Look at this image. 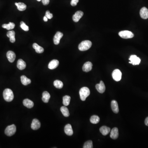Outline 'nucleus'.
I'll use <instances>...</instances> for the list:
<instances>
[{
  "label": "nucleus",
  "instance_id": "nucleus-1",
  "mask_svg": "<svg viewBox=\"0 0 148 148\" xmlns=\"http://www.w3.org/2000/svg\"><path fill=\"white\" fill-rule=\"evenodd\" d=\"M3 96L6 101L10 102L14 99V94L10 89H6L4 90L3 91Z\"/></svg>",
  "mask_w": 148,
  "mask_h": 148
},
{
  "label": "nucleus",
  "instance_id": "nucleus-2",
  "mask_svg": "<svg viewBox=\"0 0 148 148\" xmlns=\"http://www.w3.org/2000/svg\"><path fill=\"white\" fill-rule=\"evenodd\" d=\"M92 46V43L89 40L82 41L79 45L78 49L81 51H85L89 50Z\"/></svg>",
  "mask_w": 148,
  "mask_h": 148
},
{
  "label": "nucleus",
  "instance_id": "nucleus-3",
  "mask_svg": "<svg viewBox=\"0 0 148 148\" xmlns=\"http://www.w3.org/2000/svg\"><path fill=\"white\" fill-rule=\"evenodd\" d=\"M90 94L89 89L87 87L82 88L80 90V95L82 101H85Z\"/></svg>",
  "mask_w": 148,
  "mask_h": 148
},
{
  "label": "nucleus",
  "instance_id": "nucleus-4",
  "mask_svg": "<svg viewBox=\"0 0 148 148\" xmlns=\"http://www.w3.org/2000/svg\"><path fill=\"white\" fill-rule=\"evenodd\" d=\"M16 132V127L15 125H9L6 128L5 130V133L8 136H12L15 134Z\"/></svg>",
  "mask_w": 148,
  "mask_h": 148
},
{
  "label": "nucleus",
  "instance_id": "nucleus-5",
  "mask_svg": "<svg viewBox=\"0 0 148 148\" xmlns=\"http://www.w3.org/2000/svg\"><path fill=\"white\" fill-rule=\"evenodd\" d=\"M118 35L121 38L124 39L131 38L134 36L133 33L128 31H121L118 33Z\"/></svg>",
  "mask_w": 148,
  "mask_h": 148
},
{
  "label": "nucleus",
  "instance_id": "nucleus-6",
  "mask_svg": "<svg viewBox=\"0 0 148 148\" xmlns=\"http://www.w3.org/2000/svg\"><path fill=\"white\" fill-rule=\"evenodd\" d=\"M112 76L114 80L116 82L120 81L122 77V73L118 69L114 70L112 73Z\"/></svg>",
  "mask_w": 148,
  "mask_h": 148
},
{
  "label": "nucleus",
  "instance_id": "nucleus-7",
  "mask_svg": "<svg viewBox=\"0 0 148 148\" xmlns=\"http://www.w3.org/2000/svg\"><path fill=\"white\" fill-rule=\"evenodd\" d=\"M63 36H64V34L61 32H59V31L57 32L56 34L55 35L54 37V39H53L54 44L56 45L59 44L60 40L63 37Z\"/></svg>",
  "mask_w": 148,
  "mask_h": 148
},
{
  "label": "nucleus",
  "instance_id": "nucleus-8",
  "mask_svg": "<svg viewBox=\"0 0 148 148\" xmlns=\"http://www.w3.org/2000/svg\"><path fill=\"white\" fill-rule=\"evenodd\" d=\"M130 61V64H132L133 65H139L141 62V60L139 57H137L136 55H132L129 59Z\"/></svg>",
  "mask_w": 148,
  "mask_h": 148
},
{
  "label": "nucleus",
  "instance_id": "nucleus-9",
  "mask_svg": "<svg viewBox=\"0 0 148 148\" xmlns=\"http://www.w3.org/2000/svg\"><path fill=\"white\" fill-rule=\"evenodd\" d=\"M95 88L97 91L101 94L104 93L105 90V86L104 85V83L102 81H101L100 83L97 84L95 86Z\"/></svg>",
  "mask_w": 148,
  "mask_h": 148
},
{
  "label": "nucleus",
  "instance_id": "nucleus-10",
  "mask_svg": "<svg viewBox=\"0 0 148 148\" xmlns=\"http://www.w3.org/2000/svg\"><path fill=\"white\" fill-rule=\"evenodd\" d=\"M41 123L37 119H33L31 125V128L33 130H37L40 127Z\"/></svg>",
  "mask_w": 148,
  "mask_h": 148
},
{
  "label": "nucleus",
  "instance_id": "nucleus-11",
  "mask_svg": "<svg viewBox=\"0 0 148 148\" xmlns=\"http://www.w3.org/2000/svg\"><path fill=\"white\" fill-rule=\"evenodd\" d=\"M83 12L81 11H78L76 12L74 15L73 16V19L74 22H78L80 19L83 16Z\"/></svg>",
  "mask_w": 148,
  "mask_h": 148
},
{
  "label": "nucleus",
  "instance_id": "nucleus-12",
  "mask_svg": "<svg viewBox=\"0 0 148 148\" xmlns=\"http://www.w3.org/2000/svg\"><path fill=\"white\" fill-rule=\"evenodd\" d=\"M59 63L57 60H53L49 63L48 68L50 70H54L59 66Z\"/></svg>",
  "mask_w": 148,
  "mask_h": 148
},
{
  "label": "nucleus",
  "instance_id": "nucleus-13",
  "mask_svg": "<svg viewBox=\"0 0 148 148\" xmlns=\"http://www.w3.org/2000/svg\"><path fill=\"white\" fill-rule=\"evenodd\" d=\"M7 57L10 63H13L16 58V55L12 51H9L7 53Z\"/></svg>",
  "mask_w": 148,
  "mask_h": 148
},
{
  "label": "nucleus",
  "instance_id": "nucleus-14",
  "mask_svg": "<svg viewBox=\"0 0 148 148\" xmlns=\"http://www.w3.org/2000/svg\"><path fill=\"white\" fill-rule=\"evenodd\" d=\"M93 64L90 62H87L85 63L82 67V70L85 72H89L92 69Z\"/></svg>",
  "mask_w": 148,
  "mask_h": 148
},
{
  "label": "nucleus",
  "instance_id": "nucleus-15",
  "mask_svg": "<svg viewBox=\"0 0 148 148\" xmlns=\"http://www.w3.org/2000/svg\"><path fill=\"white\" fill-rule=\"evenodd\" d=\"M140 15L143 19L148 18V9L146 7H143L140 11Z\"/></svg>",
  "mask_w": 148,
  "mask_h": 148
},
{
  "label": "nucleus",
  "instance_id": "nucleus-16",
  "mask_svg": "<svg viewBox=\"0 0 148 148\" xmlns=\"http://www.w3.org/2000/svg\"><path fill=\"white\" fill-rule=\"evenodd\" d=\"M111 108L114 113L117 114L119 112L118 104L116 101L115 100L111 101Z\"/></svg>",
  "mask_w": 148,
  "mask_h": 148
},
{
  "label": "nucleus",
  "instance_id": "nucleus-17",
  "mask_svg": "<svg viewBox=\"0 0 148 148\" xmlns=\"http://www.w3.org/2000/svg\"><path fill=\"white\" fill-rule=\"evenodd\" d=\"M110 137L113 139H117L118 137V129L117 128H114L111 130L110 132Z\"/></svg>",
  "mask_w": 148,
  "mask_h": 148
},
{
  "label": "nucleus",
  "instance_id": "nucleus-18",
  "mask_svg": "<svg viewBox=\"0 0 148 148\" xmlns=\"http://www.w3.org/2000/svg\"><path fill=\"white\" fill-rule=\"evenodd\" d=\"M64 131L66 134L68 136H71L73 134V131L71 125L70 124H68L65 126Z\"/></svg>",
  "mask_w": 148,
  "mask_h": 148
},
{
  "label": "nucleus",
  "instance_id": "nucleus-19",
  "mask_svg": "<svg viewBox=\"0 0 148 148\" xmlns=\"http://www.w3.org/2000/svg\"><path fill=\"white\" fill-rule=\"evenodd\" d=\"M23 103L24 106L28 108H31L33 107L34 106L33 102L29 99H26L24 100L23 101Z\"/></svg>",
  "mask_w": 148,
  "mask_h": 148
},
{
  "label": "nucleus",
  "instance_id": "nucleus-20",
  "mask_svg": "<svg viewBox=\"0 0 148 148\" xmlns=\"http://www.w3.org/2000/svg\"><path fill=\"white\" fill-rule=\"evenodd\" d=\"M26 64L25 61L22 59L18 60L17 63V67L19 70H23L26 68Z\"/></svg>",
  "mask_w": 148,
  "mask_h": 148
},
{
  "label": "nucleus",
  "instance_id": "nucleus-21",
  "mask_svg": "<svg viewBox=\"0 0 148 148\" xmlns=\"http://www.w3.org/2000/svg\"><path fill=\"white\" fill-rule=\"evenodd\" d=\"M15 33L14 31H9L7 33L8 37L10 38V40L12 43H14L15 42Z\"/></svg>",
  "mask_w": 148,
  "mask_h": 148
},
{
  "label": "nucleus",
  "instance_id": "nucleus-22",
  "mask_svg": "<svg viewBox=\"0 0 148 148\" xmlns=\"http://www.w3.org/2000/svg\"><path fill=\"white\" fill-rule=\"evenodd\" d=\"M100 132L102 134V135L105 136L108 134L111 131L110 128L107 127L106 126H102L101 128H100Z\"/></svg>",
  "mask_w": 148,
  "mask_h": 148
},
{
  "label": "nucleus",
  "instance_id": "nucleus-23",
  "mask_svg": "<svg viewBox=\"0 0 148 148\" xmlns=\"http://www.w3.org/2000/svg\"><path fill=\"white\" fill-rule=\"evenodd\" d=\"M33 49L36 50V53L41 54L44 52V48L41 47V46H39V45H38L36 43H34V44H33Z\"/></svg>",
  "mask_w": 148,
  "mask_h": 148
},
{
  "label": "nucleus",
  "instance_id": "nucleus-24",
  "mask_svg": "<svg viewBox=\"0 0 148 148\" xmlns=\"http://www.w3.org/2000/svg\"><path fill=\"white\" fill-rule=\"evenodd\" d=\"M21 80L22 83L24 85L26 86L30 84L31 82V80L28 78L25 75H22L21 77Z\"/></svg>",
  "mask_w": 148,
  "mask_h": 148
},
{
  "label": "nucleus",
  "instance_id": "nucleus-25",
  "mask_svg": "<svg viewBox=\"0 0 148 148\" xmlns=\"http://www.w3.org/2000/svg\"><path fill=\"white\" fill-rule=\"evenodd\" d=\"M50 98V95L47 91H44L43 93L42 101L45 103H47Z\"/></svg>",
  "mask_w": 148,
  "mask_h": 148
},
{
  "label": "nucleus",
  "instance_id": "nucleus-26",
  "mask_svg": "<svg viewBox=\"0 0 148 148\" xmlns=\"http://www.w3.org/2000/svg\"><path fill=\"white\" fill-rule=\"evenodd\" d=\"M15 5L17 6V9L20 11H24L26 9V5L23 3H16Z\"/></svg>",
  "mask_w": 148,
  "mask_h": 148
},
{
  "label": "nucleus",
  "instance_id": "nucleus-27",
  "mask_svg": "<svg viewBox=\"0 0 148 148\" xmlns=\"http://www.w3.org/2000/svg\"><path fill=\"white\" fill-rule=\"evenodd\" d=\"M2 27L8 30H12L15 27V24L12 22H10L8 24H4L2 25Z\"/></svg>",
  "mask_w": 148,
  "mask_h": 148
},
{
  "label": "nucleus",
  "instance_id": "nucleus-28",
  "mask_svg": "<svg viewBox=\"0 0 148 148\" xmlns=\"http://www.w3.org/2000/svg\"><path fill=\"white\" fill-rule=\"evenodd\" d=\"M61 111L63 115L65 117H68L70 116V113L68 109L66 106H62L61 107Z\"/></svg>",
  "mask_w": 148,
  "mask_h": 148
},
{
  "label": "nucleus",
  "instance_id": "nucleus-29",
  "mask_svg": "<svg viewBox=\"0 0 148 148\" xmlns=\"http://www.w3.org/2000/svg\"><path fill=\"white\" fill-rule=\"evenodd\" d=\"M63 104L65 106H67L70 104L71 97L68 95H65L63 97Z\"/></svg>",
  "mask_w": 148,
  "mask_h": 148
},
{
  "label": "nucleus",
  "instance_id": "nucleus-30",
  "mask_svg": "<svg viewBox=\"0 0 148 148\" xmlns=\"http://www.w3.org/2000/svg\"><path fill=\"white\" fill-rule=\"evenodd\" d=\"M54 85L55 87L59 89H62L64 86L63 83L59 80L54 81Z\"/></svg>",
  "mask_w": 148,
  "mask_h": 148
},
{
  "label": "nucleus",
  "instance_id": "nucleus-31",
  "mask_svg": "<svg viewBox=\"0 0 148 148\" xmlns=\"http://www.w3.org/2000/svg\"><path fill=\"white\" fill-rule=\"evenodd\" d=\"M100 121V118L97 115H94L90 117V122L93 124H97Z\"/></svg>",
  "mask_w": 148,
  "mask_h": 148
},
{
  "label": "nucleus",
  "instance_id": "nucleus-32",
  "mask_svg": "<svg viewBox=\"0 0 148 148\" xmlns=\"http://www.w3.org/2000/svg\"><path fill=\"white\" fill-rule=\"evenodd\" d=\"M83 148H93V142L91 140H89L86 142L83 146Z\"/></svg>",
  "mask_w": 148,
  "mask_h": 148
},
{
  "label": "nucleus",
  "instance_id": "nucleus-33",
  "mask_svg": "<svg viewBox=\"0 0 148 148\" xmlns=\"http://www.w3.org/2000/svg\"><path fill=\"white\" fill-rule=\"evenodd\" d=\"M20 27L23 30L26 31H28L29 30V26L26 25L25 23L23 22H21L20 23Z\"/></svg>",
  "mask_w": 148,
  "mask_h": 148
},
{
  "label": "nucleus",
  "instance_id": "nucleus-34",
  "mask_svg": "<svg viewBox=\"0 0 148 148\" xmlns=\"http://www.w3.org/2000/svg\"><path fill=\"white\" fill-rule=\"evenodd\" d=\"M45 16L48 18V19H51L53 17V14L50 12V11L49 10L46 11L45 13Z\"/></svg>",
  "mask_w": 148,
  "mask_h": 148
},
{
  "label": "nucleus",
  "instance_id": "nucleus-35",
  "mask_svg": "<svg viewBox=\"0 0 148 148\" xmlns=\"http://www.w3.org/2000/svg\"><path fill=\"white\" fill-rule=\"evenodd\" d=\"M79 0H72L71 1V5L72 6H75L79 2Z\"/></svg>",
  "mask_w": 148,
  "mask_h": 148
},
{
  "label": "nucleus",
  "instance_id": "nucleus-36",
  "mask_svg": "<svg viewBox=\"0 0 148 148\" xmlns=\"http://www.w3.org/2000/svg\"><path fill=\"white\" fill-rule=\"evenodd\" d=\"M42 3L44 5H47L50 3V0H42Z\"/></svg>",
  "mask_w": 148,
  "mask_h": 148
},
{
  "label": "nucleus",
  "instance_id": "nucleus-37",
  "mask_svg": "<svg viewBox=\"0 0 148 148\" xmlns=\"http://www.w3.org/2000/svg\"><path fill=\"white\" fill-rule=\"evenodd\" d=\"M145 124L146 126H148V117H147V118H146L145 119Z\"/></svg>",
  "mask_w": 148,
  "mask_h": 148
},
{
  "label": "nucleus",
  "instance_id": "nucleus-38",
  "mask_svg": "<svg viewBox=\"0 0 148 148\" xmlns=\"http://www.w3.org/2000/svg\"><path fill=\"white\" fill-rule=\"evenodd\" d=\"M43 20L45 21V22H47L48 21V18L46 17V16H45L43 18Z\"/></svg>",
  "mask_w": 148,
  "mask_h": 148
},
{
  "label": "nucleus",
  "instance_id": "nucleus-39",
  "mask_svg": "<svg viewBox=\"0 0 148 148\" xmlns=\"http://www.w3.org/2000/svg\"><path fill=\"white\" fill-rule=\"evenodd\" d=\"M37 1H39V2H40V1H41L42 0H37Z\"/></svg>",
  "mask_w": 148,
  "mask_h": 148
}]
</instances>
